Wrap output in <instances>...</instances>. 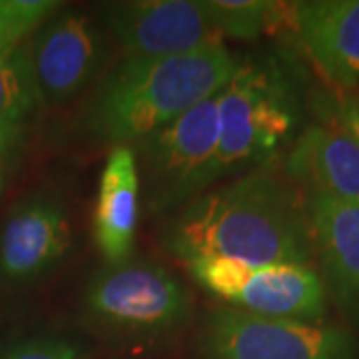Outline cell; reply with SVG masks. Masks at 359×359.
I'll return each instance as SVG.
<instances>
[{"instance_id":"1","label":"cell","mask_w":359,"mask_h":359,"mask_svg":"<svg viewBox=\"0 0 359 359\" xmlns=\"http://www.w3.org/2000/svg\"><path fill=\"white\" fill-rule=\"evenodd\" d=\"M160 242L184 264L219 257L252 266H309L316 257L306 200L271 168L214 186L170 214Z\"/></svg>"},{"instance_id":"2","label":"cell","mask_w":359,"mask_h":359,"mask_svg":"<svg viewBox=\"0 0 359 359\" xmlns=\"http://www.w3.org/2000/svg\"><path fill=\"white\" fill-rule=\"evenodd\" d=\"M240 62L226 44L168 58H124L92 92L80 114L82 134L112 148L132 146L216 96Z\"/></svg>"},{"instance_id":"3","label":"cell","mask_w":359,"mask_h":359,"mask_svg":"<svg viewBox=\"0 0 359 359\" xmlns=\"http://www.w3.org/2000/svg\"><path fill=\"white\" fill-rule=\"evenodd\" d=\"M194 313L192 295L174 273L146 257L104 264L80 297L84 330L118 346H154L180 334Z\"/></svg>"},{"instance_id":"4","label":"cell","mask_w":359,"mask_h":359,"mask_svg":"<svg viewBox=\"0 0 359 359\" xmlns=\"http://www.w3.org/2000/svg\"><path fill=\"white\" fill-rule=\"evenodd\" d=\"M218 184L271 166L297 124L287 80L273 65L254 60H242L218 92Z\"/></svg>"},{"instance_id":"5","label":"cell","mask_w":359,"mask_h":359,"mask_svg":"<svg viewBox=\"0 0 359 359\" xmlns=\"http://www.w3.org/2000/svg\"><path fill=\"white\" fill-rule=\"evenodd\" d=\"M218 146V94L132 144L146 210L170 216L214 188Z\"/></svg>"},{"instance_id":"6","label":"cell","mask_w":359,"mask_h":359,"mask_svg":"<svg viewBox=\"0 0 359 359\" xmlns=\"http://www.w3.org/2000/svg\"><path fill=\"white\" fill-rule=\"evenodd\" d=\"M196 346L202 359H355L349 330L321 321L262 318L248 311H208Z\"/></svg>"},{"instance_id":"7","label":"cell","mask_w":359,"mask_h":359,"mask_svg":"<svg viewBox=\"0 0 359 359\" xmlns=\"http://www.w3.org/2000/svg\"><path fill=\"white\" fill-rule=\"evenodd\" d=\"M186 268L196 283L228 308L295 321H321L327 311V287L311 266H252L236 259L205 257L188 262Z\"/></svg>"},{"instance_id":"8","label":"cell","mask_w":359,"mask_h":359,"mask_svg":"<svg viewBox=\"0 0 359 359\" xmlns=\"http://www.w3.org/2000/svg\"><path fill=\"white\" fill-rule=\"evenodd\" d=\"M28 50L42 102L62 106L102 74L110 40L86 11L60 8L34 30Z\"/></svg>"},{"instance_id":"9","label":"cell","mask_w":359,"mask_h":359,"mask_svg":"<svg viewBox=\"0 0 359 359\" xmlns=\"http://www.w3.org/2000/svg\"><path fill=\"white\" fill-rule=\"evenodd\" d=\"M100 16L124 58H168L224 44L202 0L106 2Z\"/></svg>"},{"instance_id":"10","label":"cell","mask_w":359,"mask_h":359,"mask_svg":"<svg viewBox=\"0 0 359 359\" xmlns=\"http://www.w3.org/2000/svg\"><path fill=\"white\" fill-rule=\"evenodd\" d=\"M72 230L65 202L48 192L22 198L0 226V292L36 285L70 252Z\"/></svg>"},{"instance_id":"11","label":"cell","mask_w":359,"mask_h":359,"mask_svg":"<svg viewBox=\"0 0 359 359\" xmlns=\"http://www.w3.org/2000/svg\"><path fill=\"white\" fill-rule=\"evenodd\" d=\"M290 26L323 80L358 94L359 0L290 2Z\"/></svg>"},{"instance_id":"12","label":"cell","mask_w":359,"mask_h":359,"mask_svg":"<svg viewBox=\"0 0 359 359\" xmlns=\"http://www.w3.org/2000/svg\"><path fill=\"white\" fill-rule=\"evenodd\" d=\"M283 172L309 192L359 204V142L330 124H309L290 146Z\"/></svg>"},{"instance_id":"13","label":"cell","mask_w":359,"mask_h":359,"mask_svg":"<svg viewBox=\"0 0 359 359\" xmlns=\"http://www.w3.org/2000/svg\"><path fill=\"white\" fill-rule=\"evenodd\" d=\"M306 205L325 287L349 316L359 320V204L309 192Z\"/></svg>"},{"instance_id":"14","label":"cell","mask_w":359,"mask_h":359,"mask_svg":"<svg viewBox=\"0 0 359 359\" xmlns=\"http://www.w3.org/2000/svg\"><path fill=\"white\" fill-rule=\"evenodd\" d=\"M140 176L130 146H114L106 156L94 205V244L106 264L132 257L140 218Z\"/></svg>"},{"instance_id":"15","label":"cell","mask_w":359,"mask_h":359,"mask_svg":"<svg viewBox=\"0 0 359 359\" xmlns=\"http://www.w3.org/2000/svg\"><path fill=\"white\" fill-rule=\"evenodd\" d=\"M28 44L0 54V156L8 160L22 148L42 106Z\"/></svg>"},{"instance_id":"16","label":"cell","mask_w":359,"mask_h":359,"mask_svg":"<svg viewBox=\"0 0 359 359\" xmlns=\"http://www.w3.org/2000/svg\"><path fill=\"white\" fill-rule=\"evenodd\" d=\"M222 39L257 40L290 25V2L268 0H202Z\"/></svg>"},{"instance_id":"17","label":"cell","mask_w":359,"mask_h":359,"mask_svg":"<svg viewBox=\"0 0 359 359\" xmlns=\"http://www.w3.org/2000/svg\"><path fill=\"white\" fill-rule=\"evenodd\" d=\"M60 6L54 0H0V54L22 44Z\"/></svg>"},{"instance_id":"18","label":"cell","mask_w":359,"mask_h":359,"mask_svg":"<svg viewBox=\"0 0 359 359\" xmlns=\"http://www.w3.org/2000/svg\"><path fill=\"white\" fill-rule=\"evenodd\" d=\"M84 341L70 335L40 334L18 339L6 347L0 359H88Z\"/></svg>"},{"instance_id":"19","label":"cell","mask_w":359,"mask_h":359,"mask_svg":"<svg viewBox=\"0 0 359 359\" xmlns=\"http://www.w3.org/2000/svg\"><path fill=\"white\" fill-rule=\"evenodd\" d=\"M323 124L347 132L359 142V94L337 92L334 96H323L318 100Z\"/></svg>"},{"instance_id":"20","label":"cell","mask_w":359,"mask_h":359,"mask_svg":"<svg viewBox=\"0 0 359 359\" xmlns=\"http://www.w3.org/2000/svg\"><path fill=\"white\" fill-rule=\"evenodd\" d=\"M2 188H4V160L0 156V194H2Z\"/></svg>"}]
</instances>
